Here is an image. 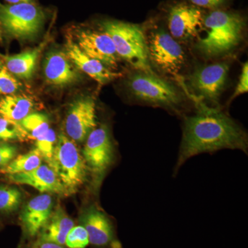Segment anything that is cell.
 <instances>
[{"label":"cell","mask_w":248,"mask_h":248,"mask_svg":"<svg viewBox=\"0 0 248 248\" xmlns=\"http://www.w3.org/2000/svg\"><path fill=\"white\" fill-rule=\"evenodd\" d=\"M197 104L195 114L184 117L175 174L187 160L202 153L231 149L248 154V135L239 124L218 108L208 107L202 102Z\"/></svg>","instance_id":"cell-1"},{"label":"cell","mask_w":248,"mask_h":248,"mask_svg":"<svg viewBox=\"0 0 248 248\" xmlns=\"http://www.w3.org/2000/svg\"><path fill=\"white\" fill-rule=\"evenodd\" d=\"M246 22L241 15L215 10L204 17L203 35L195 49L205 58H217L234 51L244 39Z\"/></svg>","instance_id":"cell-2"},{"label":"cell","mask_w":248,"mask_h":248,"mask_svg":"<svg viewBox=\"0 0 248 248\" xmlns=\"http://www.w3.org/2000/svg\"><path fill=\"white\" fill-rule=\"evenodd\" d=\"M104 32L110 36L120 58L137 71L156 73L148 58L146 32L138 24L117 20L101 23Z\"/></svg>","instance_id":"cell-3"},{"label":"cell","mask_w":248,"mask_h":248,"mask_svg":"<svg viewBox=\"0 0 248 248\" xmlns=\"http://www.w3.org/2000/svg\"><path fill=\"white\" fill-rule=\"evenodd\" d=\"M126 84L135 99L153 107L179 111L184 103L179 90L156 73L135 71L128 77Z\"/></svg>","instance_id":"cell-4"},{"label":"cell","mask_w":248,"mask_h":248,"mask_svg":"<svg viewBox=\"0 0 248 248\" xmlns=\"http://www.w3.org/2000/svg\"><path fill=\"white\" fill-rule=\"evenodd\" d=\"M46 22L45 11L33 3H0V24L11 37L20 40L35 38Z\"/></svg>","instance_id":"cell-5"},{"label":"cell","mask_w":248,"mask_h":248,"mask_svg":"<svg viewBox=\"0 0 248 248\" xmlns=\"http://www.w3.org/2000/svg\"><path fill=\"white\" fill-rule=\"evenodd\" d=\"M52 169L56 173L68 194L73 193L84 184L88 168L74 141L66 134H59Z\"/></svg>","instance_id":"cell-6"},{"label":"cell","mask_w":248,"mask_h":248,"mask_svg":"<svg viewBox=\"0 0 248 248\" xmlns=\"http://www.w3.org/2000/svg\"><path fill=\"white\" fill-rule=\"evenodd\" d=\"M82 156L92 174L94 190H97L115 158V146L107 125H101L89 134Z\"/></svg>","instance_id":"cell-7"},{"label":"cell","mask_w":248,"mask_h":248,"mask_svg":"<svg viewBox=\"0 0 248 248\" xmlns=\"http://www.w3.org/2000/svg\"><path fill=\"white\" fill-rule=\"evenodd\" d=\"M146 38L151 64L166 74H179L186 62V54L179 42L163 29L146 33Z\"/></svg>","instance_id":"cell-8"},{"label":"cell","mask_w":248,"mask_h":248,"mask_svg":"<svg viewBox=\"0 0 248 248\" xmlns=\"http://www.w3.org/2000/svg\"><path fill=\"white\" fill-rule=\"evenodd\" d=\"M230 66L225 62L197 68L187 78V84L197 97V102H209L218 108L220 97L226 88Z\"/></svg>","instance_id":"cell-9"},{"label":"cell","mask_w":248,"mask_h":248,"mask_svg":"<svg viewBox=\"0 0 248 248\" xmlns=\"http://www.w3.org/2000/svg\"><path fill=\"white\" fill-rule=\"evenodd\" d=\"M97 127L95 102L93 97H83L74 101L68 109L65 130L73 141L82 142Z\"/></svg>","instance_id":"cell-10"},{"label":"cell","mask_w":248,"mask_h":248,"mask_svg":"<svg viewBox=\"0 0 248 248\" xmlns=\"http://www.w3.org/2000/svg\"><path fill=\"white\" fill-rule=\"evenodd\" d=\"M204 17L203 11L194 5H174L168 16L169 33L177 41L198 37L203 29Z\"/></svg>","instance_id":"cell-11"},{"label":"cell","mask_w":248,"mask_h":248,"mask_svg":"<svg viewBox=\"0 0 248 248\" xmlns=\"http://www.w3.org/2000/svg\"><path fill=\"white\" fill-rule=\"evenodd\" d=\"M76 37L77 45L86 55L110 69L117 68L120 57L112 39L107 33L83 30L79 31Z\"/></svg>","instance_id":"cell-12"},{"label":"cell","mask_w":248,"mask_h":248,"mask_svg":"<svg viewBox=\"0 0 248 248\" xmlns=\"http://www.w3.org/2000/svg\"><path fill=\"white\" fill-rule=\"evenodd\" d=\"M53 210V199L48 194L37 196L29 201L20 215L24 234L31 239L37 237L51 216Z\"/></svg>","instance_id":"cell-13"},{"label":"cell","mask_w":248,"mask_h":248,"mask_svg":"<svg viewBox=\"0 0 248 248\" xmlns=\"http://www.w3.org/2000/svg\"><path fill=\"white\" fill-rule=\"evenodd\" d=\"M7 177L11 182L31 186L40 192L68 195V191L56 173L47 164H41L37 169L29 172L9 174Z\"/></svg>","instance_id":"cell-14"},{"label":"cell","mask_w":248,"mask_h":248,"mask_svg":"<svg viewBox=\"0 0 248 248\" xmlns=\"http://www.w3.org/2000/svg\"><path fill=\"white\" fill-rule=\"evenodd\" d=\"M80 223L89 234L90 244L105 248L113 244V224L108 217L97 207H90L84 211L80 218Z\"/></svg>","instance_id":"cell-15"},{"label":"cell","mask_w":248,"mask_h":248,"mask_svg":"<svg viewBox=\"0 0 248 248\" xmlns=\"http://www.w3.org/2000/svg\"><path fill=\"white\" fill-rule=\"evenodd\" d=\"M66 54L77 68L99 84H107L122 76L121 73L112 71L100 62L86 55L73 41H67Z\"/></svg>","instance_id":"cell-16"},{"label":"cell","mask_w":248,"mask_h":248,"mask_svg":"<svg viewBox=\"0 0 248 248\" xmlns=\"http://www.w3.org/2000/svg\"><path fill=\"white\" fill-rule=\"evenodd\" d=\"M44 72L47 82L57 86H64L78 81L79 75L66 54L50 52L45 59Z\"/></svg>","instance_id":"cell-17"},{"label":"cell","mask_w":248,"mask_h":248,"mask_svg":"<svg viewBox=\"0 0 248 248\" xmlns=\"http://www.w3.org/2000/svg\"><path fill=\"white\" fill-rule=\"evenodd\" d=\"M74 226L73 219L58 205L53 209L48 222L37 236V241L65 246L67 235Z\"/></svg>","instance_id":"cell-18"},{"label":"cell","mask_w":248,"mask_h":248,"mask_svg":"<svg viewBox=\"0 0 248 248\" xmlns=\"http://www.w3.org/2000/svg\"><path fill=\"white\" fill-rule=\"evenodd\" d=\"M45 44L33 50H28L17 55L11 56L1 55L4 66L14 76L23 79H30L33 76L36 63Z\"/></svg>","instance_id":"cell-19"},{"label":"cell","mask_w":248,"mask_h":248,"mask_svg":"<svg viewBox=\"0 0 248 248\" xmlns=\"http://www.w3.org/2000/svg\"><path fill=\"white\" fill-rule=\"evenodd\" d=\"M34 107L32 98L26 94H9L0 99V117L20 122Z\"/></svg>","instance_id":"cell-20"},{"label":"cell","mask_w":248,"mask_h":248,"mask_svg":"<svg viewBox=\"0 0 248 248\" xmlns=\"http://www.w3.org/2000/svg\"><path fill=\"white\" fill-rule=\"evenodd\" d=\"M42 160L40 153L35 148L25 154L17 155L6 167L1 169V172L7 175L29 172L39 167Z\"/></svg>","instance_id":"cell-21"},{"label":"cell","mask_w":248,"mask_h":248,"mask_svg":"<svg viewBox=\"0 0 248 248\" xmlns=\"http://www.w3.org/2000/svg\"><path fill=\"white\" fill-rule=\"evenodd\" d=\"M19 123L27 132L29 140H37L50 128L48 117L41 112L29 114Z\"/></svg>","instance_id":"cell-22"},{"label":"cell","mask_w":248,"mask_h":248,"mask_svg":"<svg viewBox=\"0 0 248 248\" xmlns=\"http://www.w3.org/2000/svg\"><path fill=\"white\" fill-rule=\"evenodd\" d=\"M22 194L14 186H0V213H12L20 206Z\"/></svg>","instance_id":"cell-23"},{"label":"cell","mask_w":248,"mask_h":248,"mask_svg":"<svg viewBox=\"0 0 248 248\" xmlns=\"http://www.w3.org/2000/svg\"><path fill=\"white\" fill-rule=\"evenodd\" d=\"M27 140L29 135L20 123L0 117V142Z\"/></svg>","instance_id":"cell-24"},{"label":"cell","mask_w":248,"mask_h":248,"mask_svg":"<svg viewBox=\"0 0 248 248\" xmlns=\"http://www.w3.org/2000/svg\"><path fill=\"white\" fill-rule=\"evenodd\" d=\"M57 140L58 137L52 128H49L45 135L35 140V148L40 153L42 159L45 160L50 167L53 165Z\"/></svg>","instance_id":"cell-25"},{"label":"cell","mask_w":248,"mask_h":248,"mask_svg":"<svg viewBox=\"0 0 248 248\" xmlns=\"http://www.w3.org/2000/svg\"><path fill=\"white\" fill-rule=\"evenodd\" d=\"M22 84L11 74L4 64H0V95H9L17 93Z\"/></svg>","instance_id":"cell-26"},{"label":"cell","mask_w":248,"mask_h":248,"mask_svg":"<svg viewBox=\"0 0 248 248\" xmlns=\"http://www.w3.org/2000/svg\"><path fill=\"white\" fill-rule=\"evenodd\" d=\"M89 244V234L81 225L73 227L65 241L67 248H86Z\"/></svg>","instance_id":"cell-27"},{"label":"cell","mask_w":248,"mask_h":248,"mask_svg":"<svg viewBox=\"0 0 248 248\" xmlns=\"http://www.w3.org/2000/svg\"><path fill=\"white\" fill-rule=\"evenodd\" d=\"M18 148L8 142H0V169L8 166L17 156Z\"/></svg>","instance_id":"cell-28"},{"label":"cell","mask_w":248,"mask_h":248,"mask_svg":"<svg viewBox=\"0 0 248 248\" xmlns=\"http://www.w3.org/2000/svg\"><path fill=\"white\" fill-rule=\"evenodd\" d=\"M248 91V63L246 62L244 63L241 69V73L239 76V81L236 85V89L231 98L232 101L235 98L241 94L247 93Z\"/></svg>","instance_id":"cell-29"},{"label":"cell","mask_w":248,"mask_h":248,"mask_svg":"<svg viewBox=\"0 0 248 248\" xmlns=\"http://www.w3.org/2000/svg\"><path fill=\"white\" fill-rule=\"evenodd\" d=\"M189 1L197 7L216 9L224 4L226 0H189Z\"/></svg>","instance_id":"cell-30"},{"label":"cell","mask_w":248,"mask_h":248,"mask_svg":"<svg viewBox=\"0 0 248 248\" xmlns=\"http://www.w3.org/2000/svg\"><path fill=\"white\" fill-rule=\"evenodd\" d=\"M31 248H66L65 246L55 244L53 242H48V241H37L33 246Z\"/></svg>","instance_id":"cell-31"},{"label":"cell","mask_w":248,"mask_h":248,"mask_svg":"<svg viewBox=\"0 0 248 248\" xmlns=\"http://www.w3.org/2000/svg\"><path fill=\"white\" fill-rule=\"evenodd\" d=\"M9 4H24V3H32L33 0H4Z\"/></svg>","instance_id":"cell-32"},{"label":"cell","mask_w":248,"mask_h":248,"mask_svg":"<svg viewBox=\"0 0 248 248\" xmlns=\"http://www.w3.org/2000/svg\"><path fill=\"white\" fill-rule=\"evenodd\" d=\"M0 36H1V31H0Z\"/></svg>","instance_id":"cell-33"}]
</instances>
